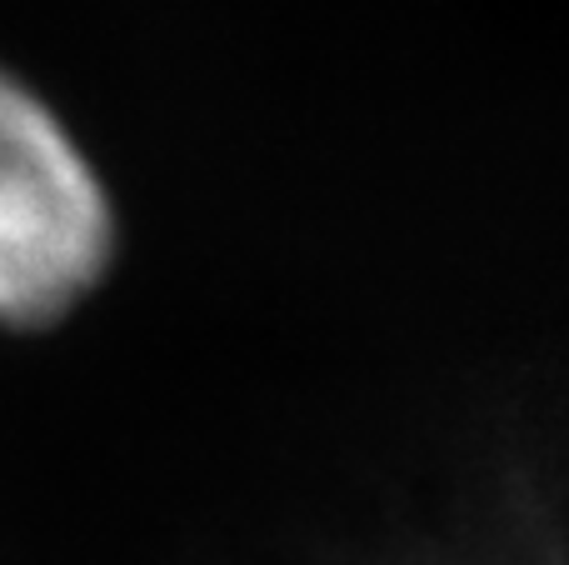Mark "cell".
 <instances>
[{
    "label": "cell",
    "mask_w": 569,
    "mask_h": 565,
    "mask_svg": "<svg viewBox=\"0 0 569 565\" xmlns=\"http://www.w3.org/2000/svg\"><path fill=\"white\" fill-rule=\"evenodd\" d=\"M110 200L46 100L0 70V320H46L96 286Z\"/></svg>",
    "instance_id": "1"
}]
</instances>
